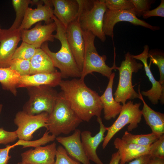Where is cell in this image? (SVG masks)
I'll return each mask as SVG.
<instances>
[{"instance_id":"25","label":"cell","mask_w":164,"mask_h":164,"mask_svg":"<svg viewBox=\"0 0 164 164\" xmlns=\"http://www.w3.org/2000/svg\"><path fill=\"white\" fill-rule=\"evenodd\" d=\"M20 76L10 67H0V83L2 88L9 91L15 96L17 94L16 88Z\"/></svg>"},{"instance_id":"35","label":"cell","mask_w":164,"mask_h":164,"mask_svg":"<svg viewBox=\"0 0 164 164\" xmlns=\"http://www.w3.org/2000/svg\"><path fill=\"white\" fill-rule=\"evenodd\" d=\"M134 7V11L136 16H142L146 11L150 10L151 5L154 3V0H130Z\"/></svg>"},{"instance_id":"17","label":"cell","mask_w":164,"mask_h":164,"mask_svg":"<svg viewBox=\"0 0 164 164\" xmlns=\"http://www.w3.org/2000/svg\"><path fill=\"white\" fill-rule=\"evenodd\" d=\"M68 136H58L56 139L61 144L67 154L73 159L83 164H91L84 151L81 140L80 130L76 129Z\"/></svg>"},{"instance_id":"18","label":"cell","mask_w":164,"mask_h":164,"mask_svg":"<svg viewBox=\"0 0 164 164\" xmlns=\"http://www.w3.org/2000/svg\"><path fill=\"white\" fill-rule=\"evenodd\" d=\"M53 15L66 28L76 20L79 6L77 0H51Z\"/></svg>"},{"instance_id":"44","label":"cell","mask_w":164,"mask_h":164,"mask_svg":"<svg viewBox=\"0 0 164 164\" xmlns=\"http://www.w3.org/2000/svg\"><path fill=\"white\" fill-rule=\"evenodd\" d=\"M17 164H27L26 163H24V162L21 161L20 162H18L17 163Z\"/></svg>"},{"instance_id":"36","label":"cell","mask_w":164,"mask_h":164,"mask_svg":"<svg viewBox=\"0 0 164 164\" xmlns=\"http://www.w3.org/2000/svg\"><path fill=\"white\" fill-rule=\"evenodd\" d=\"M18 138L15 131H8L0 128V144L7 145L15 142Z\"/></svg>"},{"instance_id":"39","label":"cell","mask_w":164,"mask_h":164,"mask_svg":"<svg viewBox=\"0 0 164 164\" xmlns=\"http://www.w3.org/2000/svg\"><path fill=\"white\" fill-rule=\"evenodd\" d=\"M150 159L149 154L145 155L130 161L127 164H147Z\"/></svg>"},{"instance_id":"3","label":"cell","mask_w":164,"mask_h":164,"mask_svg":"<svg viewBox=\"0 0 164 164\" xmlns=\"http://www.w3.org/2000/svg\"><path fill=\"white\" fill-rule=\"evenodd\" d=\"M82 121L62 92L59 93L52 111L49 115L46 130L56 137L61 134L67 135L76 129Z\"/></svg>"},{"instance_id":"23","label":"cell","mask_w":164,"mask_h":164,"mask_svg":"<svg viewBox=\"0 0 164 164\" xmlns=\"http://www.w3.org/2000/svg\"><path fill=\"white\" fill-rule=\"evenodd\" d=\"M138 91L139 99L143 103L142 109L141 110L142 115L146 124L151 128L152 132L159 137L164 133V114L155 111L147 104L140 92V85Z\"/></svg>"},{"instance_id":"37","label":"cell","mask_w":164,"mask_h":164,"mask_svg":"<svg viewBox=\"0 0 164 164\" xmlns=\"http://www.w3.org/2000/svg\"><path fill=\"white\" fill-rule=\"evenodd\" d=\"M144 19L152 16L164 17V0H161L159 5L156 8L145 12L142 15Z\"/></svg>"},{"instance_id":"33","label":"cell","mask_w":164,"mask_h":164,"mask_svg":"<svg viewBox=\"0 0 164 164\" xmlns=\"http://www.w3.org/2000/svg\"><path fill=\"white\" fill-rule=\"evenodd\" d=\"M151 158H158L164 159V135L159 138L150 146L149 154Z\"/></svg>"},{"instance_id":"43","label":"cell","mask_w":164,"mask_h":164,"mask_svg":"<svg viewBox=\"0 0 164 164\" xmlns=\"http://www.w3.org/2000/svg\"><path fill=\"white\" fill-rule=\"evenodd\" d=\"M2 108V105L0 103V114L1 112Z\"/></svg>"},{"instance_id":"42","label":"cell","mask_w":164,"mask_h":164,"mask_svg":"<svg viewBox=\"0 0 164 164\" xmlns=\"http://www.w3.org/2000/svg\"><path fill=\"white\" fill-rule=\"evenodd\" d=\"M8 32V29H2L0 26V42L5 37Z\"/></svg>"},{"instance_id":"16","label":"cell","mask_w":164,"mask_h":164,"mask_svg":"<svg viewBox=\"0 0 164 164\" xmlns=\"http://www.w3.org/2000/svg\"><path fill=\"white\" fill-rule=\"evenodd\" d=\"M56 149L55 142L31 149L21 154V161L27 164H54Z\"/></svg>"},{"instance_id":"28","label":"cell","mask_w":164,"mask_h":164,"mask_svg":"<svg viewBox=\"0 0 164 164\" xmlns=\"http://www.w3.org/2000/svg\"><path fill=\"white\" fill-rule=\"evenodd\" d=\"M56 137L54 135L50 134L49 132L46 130L42 137L38 139L29 141L19 139L15 143L12 145V148L19 145L22 146L23 149L31 147L35 148L53 141L56 139Z\"/></svg>"},{"instance_id":"6","label":"cell","mask_w":164,"mask_h":164,"mask_svg":"<svg viewBox=\"0 0 164 164\" xmlns=\"http://www.w3.org/2000/svg\"><path fill=\"white\" fill-rule=\"evenodd\" d=\"M125 57V60L118 67L119 80L114 94L115 101L122 104L128 100L140 99L139 94L134 90L132 85V77L133 73L137 72L143 67L142 64L137 62L132 57L129 52H128Z\"/></svg>"},{"instance_id":"5","label":"cell","mask_w":164,"mask_h":164,"mask_svg":"<svg viewBox=\"0 0 164 164\" xmlns=\"http://www.w3.org/2000/svg\"><path fill=\"white\" fill-rule=\"evenodd\" d=\"M82 32L85 42V50L83 68L80 78L84 80L87 75L92 74L93 72H95L109 79L112 73V70L118 69L115 64V53L113 65L110 67L105 63L106 56L105 55H100L96 50L94 44L96 36L90 32L82 31Z\"/></svg>"},{"instance_id":"14","label":"cell","mask_w":164,"mask_h":164,"mask_svg":"<svg viewBox=\"0 0 164 164\" xmlns=\"http://www.w3.org/2000/svg\"><path fill=\"white\" fill-rule=\"evenodd\" d=\"M66 37L70 50L81 72L84 62L85 42L77 19L69 24L66 28Z\"/></svg>"},{"instance_id":"11","label":"cell","mask_w":164,"mask_h":164,"mask_svg":"<svg viewBox=\"0 0 164 164\" xmlns=\"http://www.w3.org/2000/svg\"><path fill=\"white\" fill-rule=\"evenodd\" d=\"M149 47L147 45L144 46L142 52L137 55L131 54L132 57L141 61L143 63L146 75L151 83L152 88L146 91H142L141 93L142 95L148 97L152 104H156L159 101L161 104H164V86H162L159 81L154 78L150 69L151 62L149 64L148 63L147 60L149 58Z\"/></svg>"},{"instance_id":"4","label":"cell","mask_w":164,"mask_h":164,"mask_svg":"<svg viewBox=\"0 0 164 164\" xmlns=\"http://www.w3.org/2000/svg\"><path fill=\"white\" fill-rule=\"evenodd\" d=\"M77 0L79 6L77 19L82 30L91 32L104 42L103 19L107 9L104 0Z\"/></svg>"},{"instance_id":"31","label":"cell","mask_w":164,"mask_h":164,"mask_svg":"<svg viewBox=\"0 0 164 164\" xmlns=\"http://www.w3.org/2000/svg\"><path fill=\"white\" fill-rule=\"evenodd\" d=\"M9 67L17 72L21 76L29 75L30 69V60L13 59L10 63Z\"/></svg>"},{"instance_id":"10","label":"cell","mask_w":164,"mask_h":164,"mask_svg":"<svg viewBox=\"0 0 164 164\" xmlns=\"http://www.w3.org/2000/svg\"><path fill=\"white\" fill-rule=\"evenodd\" d=\"M122 21L129 22L135 26H141L153 31L158 30L160 29L159 26H153L138 19L134 10H113L107 9L103 19V30L105 35L113 38L115 25L119 22Z\"/></svg>"},{"instance_id":"12","label":"cell","mask_w":164,"mask_h":164,"mask_svg":"<svg viewBox=\"0 0 164 164\" xmlns=\"http://www.w3.org/2000/svg\"><path fill=\"white\" fill-rule=\"evenodd\" d=\"M37 8L35 9L28 7L22 22L18 29L20 30L28 29L33 24L44 21L45 24L53 22V5L51 0L38 1Z\"/></svg>"},{"instance_id":"27","label":"cell","mask_w":164,"mask_h":164,"mask_svg":"<svg viewBox=\"0 0 164 164\" xmlns=\"http://www.w3.org/2000/svg\"><path fill=\"white\" fill-rule=\"evenodd\" d=\"M12 2L15 12L16 17L13 24L9 29L14 31L19 28L29 5L30 4L32 5V0H12Z\"/></svg>"},{"instance_id":"24","label":"cell","mask_w":164,"mask_h":164,"mask_svg":"<svg viewBox=\"0 0 164 164\" xmlns=\"http://www.w3.org/2000/svg\"><path fill=\"white\" fill-rule=\"evenodd\" d=\"M30 62V75L50 73L57 70L49 56L41 48L37 49Z\"/></svg>"},{"instance_id":"38","label":"cell","mask_w":164,"mask_h":164,"mask_svg":"<svg viewBox=\"0 0 164 164\" xmlns=\"http://www.w3.org/2000/svg\"><path fill=\"white\" fill-rule=\"evenodd\" d=\"M12 145H7L4 148L0 149V164H7L11 156L9 155Z\"/></svg>"},{"instance_id":"8","label":"cell","mask_w":164,"mask_h":164,"mask_svg":"<svg viewBox=\"0 0 164 164\" xmlns=\"http://www.w3.org/2000/svg\"><path fill=\"white\" fill-rule=\"evenodd\" d=\"M141 104L140 103H134L131 101L122 104L117 119L110 126L106 127L107 132L103 141V149L105 148L115 134L127 125L129 124L127 128L128 131H131L137 127L142 116L140 109Z\"/></svg>"},{"instance_id":"32","label":"cell","mask_w":164,"mask_h":164,"mask_svg":"<svg viewBox=\"0 0 164 164\" xmlns=\"http://www.w3.org/2000/svg\"><path fill=\"white\" fill-rule=\"evenodd\" d=\"M107 9L113 10H129L134 9L130 0H104Z\"/></svg>"},{"instance_id":"2","label":"cell","mask_w":164,"mask_h":164,"mask_svg":"<svg viewBox=\"0 0 164 164\" xmlns=\"http://www.w3.org/2000/svg\"><path fill=\"white\" fill-rule=\"evenodd\" d=\"M52 19L56 25V33L54 35V37L60 41L61 48L56 52H52L49 47L47 42H46L40 48L49 56L54 67L60 70L62 78H80L81 72L68 45L66 37V28L54 15Z\"/></svg>"},{"instance_id":"1","label":"cell","mask_w":164,"mask_h":164,"mask_svg":"<svg viewBox=\"0 0 164 164\" xmlns=\"http://www.w3.org/2000/svg\"><path fill=\"white\" fill-rule=\"evenodd\" d=\"M59 86L71 108L82 121L89 122L94 116L101 117L103 106L100 96L86 85L84 80L77 78L62 80Z\"/></svg>"},{"instance_id":"30","label":"cell","mask_w":164,"mask_h":164,"mask_svg":"<svg viewBox=\"0 0 164 164\" xmlns=\"http://www.w3.org/2000/svg\"><path fill=\"white\" fill-rule=\"evenodd\" d=\"M149 58L150 61L156 65L158 67L160 84L164 86V54L161 51L157 50H151L149 52Z\"/></svg>"},{"instance_id":"15","label":"cell","mask_w":164,"mask_h":164,"mask_svg":"<svg viewBox=\"0 0 164 164\" xmlns=\"http://www.w3.org/2000/svg\"><path fill=\"white\" fill-rule=\"evenodd\" d=\"M97 121L99 125L98 132L92 136L89 131H83L81 133V140L84 151L89 160L96 164H104L98 156L96 151L100 144L104 141L107 127L103 124L101 117H97Z\"/></svg>"},{"instance_id":"20","label":"cell","mask_w":164,"mask_h":164,"mask_svg":"<svg viewBox=\"0 0 164 164\" xmlns=\"http://www.w3.org/2000/svg\"><path fill=\"white\" fill-rule=\"evenodd\" d=\"M21 40L19 29L8 32L0 42V67H9L13 54Z\"/></svg>"},{"instance_id":"7","label":"cell","mask_w":164,"mask_h":164,"mask_svg":"<svg viewBox=\"0 0 164 164\" xmlns=\"http://www.w3.org/2000/svg\"><path fill=\"white\" fill-rule=\"evenodd\" d=\"M27 88L29 99L24 105L22 111L31 115L38 114L43 112L50 114L59 93L52 87L46 85Z\"/></svg>"},{"instance_id":"9","label":"cell","mask_w":164,"mask_h":164,"mask_svg":"<svg viewBox=\"0 0 164 164\" xmlns=\"http://www.w3.org/2000/svg\"><path fill=\"white\" fill-rule=\"evenodd\" d=\"M48 116L49 114L45 112L31 115L22 111H18L14 121L17 127L15 131L19 139L31 141L33 138V134L37 130L42 127L47 129Z\"/></svg>"},{"instance_id":"29","label":"cell","mask_w":164,"mask_h":164,"mask_svg":"<svg viewBox=\"0 0 164 164\" xmlns=\"http://www.w3.org/2000/svg\"><path fill=\"white\" fill-rule=\"evenodd\" d=\"M37 49L31 44L22 42L21 45L15 50L12 59L30 60L35 53Z\"/></svg>"},{"instance_id":"22","label":"cell","mask_w":164,"mask_h":164,"mask_svg":"<svg viewBox=\"0 0 164 164\" xmlns=\"http://www.w3.org/2000/svg\"><path fill=\"white\" fill-rule=\"evenodd\" d=\"M115 75L113 72L109 80V82L103 94L100 96V99L103 106L104 118L106 120L115 118L121 110L122 105L116 101L113 95V85Z\"/></svg>"},{"instance_id":"19","label":"cell","mask_w":164,"mask_h":164,"mask_svg":"<svg viewBox=\"0 0 164 164\" xmlns=\"http://www.w3.org/2000/svg\"><path fill=\"white\" fill-rule=\"evenodd\" d=\"M62 77L57 70L50 73H42L21 76L17 88L46 85L54 87L59 84Z\"/></svg>"},{"instance_id":"13","label":"cell","mask_w":164,"mask_h":164,"mask_svg":"<svg viewBox=\"0 0 164 164\" xmlns=\"http://www.w3.org/2000/svg\"><path fill=\"white\" fill-rule=\"evenodd\" d=\"M56 30V25L54 21L50 23L43 25L40 22L30 29L20 30L21 39L22 42L31 44L36 48H40L44 43L54 41V38L53 33Z\"/></svg>"},{"instance_id":"26","label":"cell","mask_w":164,"mask_h":164,"mask_svg":"<svg viewBox=\"0 0 164 164\" xmlns=\"http://www.w3.org/2000/svg\"><path fill=\"white\" fill-rule=\"evenodd\" d=\"M159 137L152 132L147 134L135 135L126 131L121 139L128 143L142 146H149L156 141Z\"/></svg>"},{"instance_id":"34","label":"cell","mask_w":164,"mask_h":164,"mask_svg":"<svg viewBox=\"0 0 164 164\" xmlns=\"http://www.w3.org/2000/svg\"><path fill=\"white\" fill-rule=\"evenodd\" d=\"M56 158L54 164H81L80 162L71 158L64 147L61 145L57 148Z\"/></svg>"},{"instance_id":"40","label":"cell","mask_w":164,"mask_h":164,"mask_svg":"<svg viewBox=\"0 0 164 164\" xmlns=\"http://www.w3.org/2000/svg\"><path fill=\"white\" fill-rule=\"evenodd\" d=\"M120 156L118 152L113 153L109 164H119Z\"/></svg>"},{"instance_id":"21","label":"cell","mask_w":164,"mask_h":164,"mask_svg":"<svg viewBox=\"0 0 164 164\" xmlns=\"http://www.w3.org/2000/svg\"><path fill=\"white\" fill-rule=\"evenodd\" d=\"M114 145L120 156V164H126L142 155L149 154L150 146H144L128 143L121 138H117Z\"/></svg>"},{"instance_id":"41","label":"cell","mask_w":164,"mask_h":164,"mask_svg":"<svg viewBox=\"0 0 164 164\" xmlns=\"http://www.w3.org/2000/svg\"><path fill=\"white\" fill-rule=\"evenodd\" d=\"M147 164H164V159L156 157L151 158Z\"/></svg>"}]
</instances>
